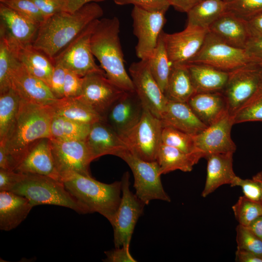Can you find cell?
Here are the masks:
<instances>
[{"mask_svg":"<svg viewBox=\"0 0 262 262\" xmlns=\"http://www.w3.org/2000/svg\"><path fill=\"white\" fill-rule=\"evenodd\" d=\"M250 37L262 36V13L246 20Z\"/></svg>","mask_w":262,"mask_h":262,"instance_id":"obj_52","label":"cell"},{"mask_svg":"<svg viewBox=\"0 0 262 262\" xmlns=\"http://www.w3.org/2000/svg\"><path fill=\"white\" fill-rule=\"evenodd\" d=\"M251 63L245 49L229 45L208 31L201 49L187 63L202 64L229 72Z\"/></svg>","mask_w":262,"mask_h":262,"instance_id":"obj_7","label":"cell"},{"mask_svg":"<svg viewBox=\"0 0 262 262\" xmlns=\"http://www.w3.org/2000/svg\"><path fill=\"white\" fill-rule=\"evenodd\" d=\"M203 0H170V4L179 11L187 13Z\"/></svg>","mask_w":262,"mask_h":262,"instance_id":"obj_53","label":"cell"},{"mask_svg":"<svg viewBox=\"0 0 262 262\" xmlns=\"http://www.w3.org/2000/svg\"><path fill=\"white\" fill-rule=\"evenodd\" d=\"M85 141L95 159L105 155L117 156L129 149L124 139L104 120L91 125Z\"/></svg>","mask_w":262,"mask_h":262,"instance_id":"obj_22","label":"cell"},{"mask_svg":"<svg viewBox=\"0 0 262 262\" xmlns=\"http://www.w3.org/2000/svg\"><path fill=\"white\" fill-rule=\"evenodd\" d=\"M163 128L161 119L145 107L140 121L123 139L135 156L147 161H156Z\"/></svg>","mask_w":262,"mask_h":262,"instance_id":"obj_8","label":"cell"},{"mask_svg":"<svg viewBox=\"0 0 262 262\" xmlns=\"http://www.w3.org/2000/svg\"><path fill=\"white\" fill-rule=\"evenodd\" d=\"M9 0H0V3H4Z\"/></svg>","mask_w":262,"mask_h":262,"instance_id":"obj_60","label":"cell"},{"mask_svg":"<svg viewBox=\"0 0 262 262\" xmlns=\"http://www.w3.org/2000/svg\"><path fill=\"white\" fill-rule=\"evenodd\" d=\"M50 140L55 164L61 179L72 172L91 176L89 165L95 159L85 140Z\"/></svg>","mask_w":262,"mask_h":262,"instance_id":"obj_13","label":"cell"},{"mask_svg":"<svg viewBox=\"0 0 262 262\" xmlns=\"http://www.w3.org/2000/svg\"><path fill=\"white\" fill-rule=\"evenodd\" d=\"M246 227L262 241V216L256 218Z\"/></svg>","mask_w":262,"mask_h":262,"instance_id":"obj_56","label":"cell"},{"mask_svg":"<svg viewBox=\"0 0 262 262\" xmlns=\"http://www.w3.org/2000/svg\"><path fill=\"white\" fill-rule=\"evenodd\" d=\"M232 209L239 224L246 227L256 218L262 216V201L239 197Z\"/></svg>","mask_w":262,"mask_h":262,"instance_id":"obj_38","label":"cell"},{"mask_svg":"<svg viewBox=\"0 0 262 262\" xmlns=\"http://www.w3.org/2000/svg\"><path fill=\"white\" fill-rule=\"evenodd\" d=\"M106 258L104 262H137L131 255L130 246H122L115 247V249L105 251Z\"/></svg>","mask_w":262,"mask_h":262,"instance_id":"obj_49","label":"cell"},{"mask_svg":"<svg viewBox=\"0 0 262 262\" xmlns=\"http://www.w3.org/2000/svg\"><path fill=\"white\" fill-rule=\"evenodd\" d=\"M233 124V115L228 111L202 131L194 135L196 148L205 157L212 153H234L236 146L231 137Z\"/></svg>","mask_w":262,"mask_h":262,"instance_id":"obj_17","label":"cell"},{"mask_svg":"<svg viewBox=\"0 0 262 262\" xmlns=\"http://www.w3.org/2000/svg\"><path fill=\"white\" fill-rule=\"evenodd\" d=\"M201 152L185 153L179 149L161 144L156 158L161 175L179 170L190 172L199 160L204 158Z\"/></svg>","mask_w":262,"mask_h":262,"instance_id":"obj_29","label":"cell"},{"mask_svg":"<svg viewBox=\"0 0 262 262\" xmlns=\"http://www.w3.org/2000/svg\"><path fill=\"white\" fill-rule=\"evenodd\" d=\"M230 186L241 187L244 196L249 199L262 201V182L254 176L252 179H243L237 176Z\"/></svg>","mask_w":262,"mask_h":262,"instance_id":"obj_44","label":"cell"},{"mask_svg":"<svg viewBox=\"0 0 262 262\" xmlns=\"http://www.w3.org/2000/svg\"><path fill=\"white\" fill-rule=\"evenodd\" d=\"M21 99L13 88L0 94V143L4 141L15 121Z\"/></svg>","mask_w":262,"mask_h":262,"instance_id":"obj_36","label":"cell"},{"mask_svg":"<svg viewBox=\"0 0 262 262\" xmlns=\"http://www.w3.org/2000/svg\"><path fill=\"white\" fill-rule=\"evenodd\" d=\"M117 157L124 160L131 170L135 195L146 205L152 200L170 202V197L163 188L162 175L156 161L142 160L129 149L121 152Z\"/></svg>","mask_w":262,"mask_h":262,"instance_id":"obj_6","label":"cell"},{"mask_svg":"<svg viewBox=\"0 0 262 262\" xmlns=\"http://www.w3.org/2000/svg\"><path fill=\"white\" fill-rule=\"evenodd\" d=\"M226 11L224 0H204L187 13V26L208 30L211 25Z\"/></svg>","mask_w":262,"mask_h":262,"instance_id":"obj_33","label":"cell"},{"mask_svg":"<svg viewBox=\"0 0 262 262\" xmlns=\"http://www.w3.org/2000/svg\"><path fill=\"white\" fill-rule=\"evenodd\" d=\"M98 19L92 22L84 29L53 62L60 63L66 69L82 77L92 73L104 72L96 64L91 47V37Z\"/></svg>","mask_w":262,"mask_h":262,"instance_id":"obj_12","label":"cell"},{"mask_svg":"<svg viewBox=\"0 0 262 262\" xmlns=\"http://www.w3.org/2000/svg\"><path fill=\"white\" fill-rule=\"evenodd\" d=\"M187 103L197 117L207 126L228 112L227 103L221 92L196 93Z\"/></svg>","mask_w":262,"mask_h":262,"instance_id":"obj_27","label":"cell"},{"mask_svg":"<svg viewBox=\"0 0 262 262\" xmlns=\"http://www.w3.org/2000/svg\"><path fill=\"white\" fill-rule=\"evenodd\" d=\"M208 31L229 45L243 49L250 38L246 21L228 11L214 21Z\"/></svg>","mask_w":262,"mask_h":262,"instance_id":"obj_25","label":"cell"},{"mask_svg":"<svg viewBox=\"0 0 262 262\" xmlns=\"http://www.w3.org/2000/svg\"><path fill=\"white\" fill-rule=\"evenodd\" d=\"M12 88L21 98L41 105H51L57 99L49 86L30 73L18 61L12 72Z\"/></svg>","mask_w":262,"mask_h":262,"instance_id":"obj_20","label":"cell"},{"mask_svg":"<svg viewBox=\"0 0 262 262\" xmlns=\"http://www.w3.org/2000/svg\"><path fill=\"white\" fill-rule=\"evenodd\" d=\"M119 5L133 4L149 11L167 10L170 0H112Z\"/></svg>","mask_w":262,"mask_h":262,"instance_id":"obj_47","label":"cell"},{"mask_svg":"<svg viewBox=\"0 0 262 262\" xmlns=\"http://www.w3.org/2000/svg\"><path fill=\"white\" fill-rule=\"evenodd\" d=\"M260 90H262V77H261V83H260Z\"/></svg>","mask_w":262,"mask_h":262,"instance_id":"obj_59","label":"cell"},{"mask_svg":"<svg viewBox=\"0 0 262 262\" xmlns=\"http://www.w3.org/2000/svg\"><path fill=\"white\" fill-rule=\"evenodd\" d=\"M262 66L251 63L229 72L222 94L232 115L259 90Z\"/></svg>","mask_w":262,"mask_h":262,"instance_id":"obj_9","label":"cell"},{"mask_svg":"<svg viewBox=\"0 0 262 262\" xmlns=\"http://www.w3.org/2000/svg\"><path fill=\"white\" fill-rule=\"evenodd\" d=\"M66 189L85 208L87 213H98L112 225L118 209L121 181L107 184L91 176L72 172L62 177Z\"/></svg>","mask_w":262,"mask_h":262,"instance_id":"obj_4","label":"cell"},{"mask_svg":"<svg viewBox=\"0 0 262 262\" xmlns=\"http://www.w3.org/2000/svg\"><path fill=\"white\" fill-rule=\"evenodd\" d=\"M129 71L135 92L144 107L160 119L168 100L151 74L147 61L132 63Z\"/></svg>","mask_w":262,"mask_h":262,"instance_id":"obj_15","label":"cell"},{"mask_svg":"<svg viewBox=\"0 0 262 262\" xmlns=\"http://www.w3.org/2000/svg\"><path fill=\"white\" fill-rule=\"evenodd\" d=\"M208 32L190 26L173 33L163 31L161 35L171 65L185 64L191 60L201 49Z\"/></svg>","mask_w":262,"mask_h":262,"instance_id":"obj_16","label":"cell"},{"mask_svg":"<svg viewBox=\"0 0 262 262\" xmlns=\"http://www.w3.org/2000/svg\"><path fill=\"white\" fill-rule=\"evenodd\" d=\"M234 124L262 121V90L257 92L233 115Z\"/></svg>","mask_w":262,"mask_h":262,"instance_id":"obj_40","label":"cell"},{"mask_svg":"<svg viewBox=\"0 0 262 262\" xmlns=\"http://www.w3.org/2000/svg\"><path fill=\"white\" fill-rule=\"evenodd\" d=\"M144 108L135 91L126 92L112 105L104 121L123 138L140 121Z\"/></svg>","mask_w":262,"mask_h":262,"instance_id":"obj_18","label":"cell"},{"mask_svg":"<svg viewBox=\"0 0 262 262\" xmlns=\"http://www.w3.org/2000/svg\"><path fill=\"white\" fill-rule=\"evenodd\" d=\"M118 17L99 19L91 37L93 54L98 60L106 77L126 92H134L130 76L125 69Z\"/></svg>","mask_w":262,"mask_h":262,"instance_id":"obj_3","label":"cell"},{"mask_svg":"<svg viewBox=\"0 0 262 262\" xmlns=\"http://www.w3.org/2000/svg\"><path fill=\"white\" fill-rule=\"evenodd\" d=\"M0 36L18 48L33 45L40 24L0 3Z\"/></svg>","mask_w":262,"mask_h":262,"instance_id":"obj_19","label":"cell"},{"mask_svg":"<svg viewBox=\"0 0 262 262\" xmlns=\"http://www.w3.org/2000/svg\"><path fill=\"white\" fill-rule=\"evenodd\" d=\"M196 93L221 92L227 83L229 72L197 63H187Z\"/></svg>","mask_w":262,"mask_h":262,"instance_id":"obj_28","label":"cell"},{"mask_svg":"<svg viewBox=\"0 0 262 262\" xmlns=\"http://www.w3.org/2000/svg\"><path fill=\"white\" fill-rule=\"evenodd\" d=\"M245 50L253 63L262 66V36L250 37Z\"/></svg>","mask_w":262,"mask_h":262,"instance_id":"obj_50","label":"cell"},{"mask_svg":"<svg viewBox=\"0 0 262 262\" xmlns=\"http://www.w3.org/2000/svg\"><path fill=\"white\" fill-rule=\"evenodd\" d=\"M15 171L46 176L62 181L52 155L50 138L37 141Z\"/></svg>","mask_w":262,"mask_h":262,"instance_id":"obj_21","label":"cell"},{"mask_svg":"<svg viewBox=\"0 0 262 262\" xmlns=\"http://www.w3.org/2000/svg\"><path fill=\"white\" fill-rule=\"evenodd\" d=\"M17 55L19 61L27 71L49 87L54 67L53 61L32 45L19 48Z\"/></svg>","mask_w":262,"mask_h":262,"instance_id":"obj_32","label":"cell"},{"mask_svg":"<svg viewBox=\"0 0 262 262\" xmlns=\"http://www.w3.org/2000/svg\"><path fill=\"white\" fill-rule=\"evenodd\" d=\"M10 191L25 197L33 207L52 205L69 208L80 214L87 213L63 181L49 177L19 173L17 182Z\"/></svg>","mask_w":262,"mask_h":262,"instance_id":"obj_5","label":"cell"},{"mask_svg":"<svg viewBox=\"0 0 262 262\" xmlns=\"http://www.w3.org/2000/svg\"><path fill=\"white\" fill-rule=\"evenodd\" d=\"M18 48L0 36V94L12 88V72L18 61Z\"/></svg>","mask_w":262,"mask_h":262,"instance_id":"obj_37","label":"cell"},{"mask_svg":"<svg viewBox=\"0 0 262 262\" xmlns=\"http://www.w3.org/2000/svg\"><path fill=\"white\" fill-rule=\"evenodd\" d=\"M161 33L152 56L147 61L151 74L164 94L172 65Z\"/></svg>","mask_w":262,"mask_h":262,"instance_id":"obj_35","label":"cell"},{"mask_svg":"<svg viewBox=\"0 0 262 262\" xmlns=\"http://www.w3.org/2000/svg\"><path fill=\"white\" fill-rule=\"evenodd\" d=\"M33 206L25 197L11 191H0V229L9 231L27 217Z\"/></svg>","mask_w":262,"mask_h":262,"instance_id":"obj_26","label":"cell"},{"mask_svg":"<svg viewBox=\"0 0 262 262\" xmlns=\"http://www.w3.org/2000/svg\"><path fill=\"white\" fill-rule=\"evenodd\" d=\"M49 88L57 99L64 97V85L67 69L59 62L55 61Z\"/></svg>","mask_w":262,"mask_h":262,"instance_id":"obj_45","label":"cell"},{"mask_svg":"<svg viewBox=\"0 0 262 262\" xmlns=\"http://www.w3.org/2000/svg\"><path fill=\"white\" fill-rule=\"evenodd\" d=\"M226 11L247 20L262 13V0H224Z\"/></svg>","mask_w":262,"mask_h":262,"instance_id":"obj_41","label":"cell"},{"mask_svg":"<svg viewBox=\"0 0 262 262\" xmlns=\"http://www.w3.org/2000/svg\"><path fill=\"white\" fill-rule=\"evenodd\" d=\"M82 82L83 77L67 69L64 85V97H79L82 94Z\"/></svg>","mask_w":262,"mask_h":262,"instance_id":"obj_46","label":"cell"},{"mask_svg":"<svg viewBox=\"0 0 262 262\" xmlns=\"http://www.w3.org/2000/svg\"><path fill=\"white\" fill-rule=\"evenodd\" d=\"M54 115L52 105H41L21 98L15 121L0 143L11 158L15 170L37 141L51 138Z\"/></svg>","mask_w":262,"mask_h":262,"instance_id":"obj_2","label":"cell"},{"mask_svg":"<svg viewBox=\"0 0 262 262\" xmlns=\"http://www.w3.org/2000/svg\"><path fill=\"white\" fill-rule=\"evenodd\" d=\"M129 178L126 172L121 179L122 195L112 225L115 247L130 246L135 226L146 205L130 190Z\"/></svg>","mask_w":262,"mask_h":262,"instance_id":"obj_10","label":"cell"},{"mask_svg":"<svg viewBox=\"0 0 262 262\" xmlns=\"http://www.w3.org/2000/svg\"><path fill=\"white\" fill-rule=\"evenodd\" d=\"M254 177L262 182V172H259Z\"/></svg>","mask_w":262,"mask_h":262,"instance_id":"obj_58","label":"cell"},{"mask_svg":"<svg viewBox=\"0 0 262 262\" xmlns=\"http://www.w3.org/2000/svg\"><path fill=\"white\" fill-rule=\"evenodd\" d=\"M103 15L102 8L95 2L87 3L73 12L56 13L40 24L32 45L53 61L84 29Z\"/></svg>","mask_w":262,"mask_h":262,"instance_id":"obj_1","label":"cell"},{"mask_svg":"<svg viewBox=\"0 0 262 262\" xmlns=\"http://www.w3.org/2000/svg\"><path fill=\"white\" fill-rule=\"evenodd\" d=\"M91 125L54 114L50 127L51 138L84 141L89 133Z\"/></svg>","mask_w":262,"mask_h":262,"instance_id":"obj_34","label":"cell"},{"mask_svg":"<svg viewBox=\"0 0 262 262\" xmlns=\"http://www.w3.org/2000/svg\"><path fill=\"white\" fill-rule=\"evenodd\" d=\"M103 0H67V11L73 12L87 3Z\"/></svg>","mask_w":262,"mask_h":262,"instance_id":"obj_57","label":"cell"},{"mask_svg":"<svg viewBox=\"0 0 262 262\" xmlns=\"http://www.w3.org/2000/svg\"><path fill=\"white\" fill-rule=\"evenodd\" d=\"M0 169L15 171L13 161L4 147L0 145Z\"/></svg>","mask_w":262,"mask_h":262,"instance_id":"obj_55","label":"cell"},{"mask_svg":"<svg viewBox=\"0 0 262 262\" xmlns=\"http://www.w3.org/2000/svg\"><path fill=\"white\" fill-rule=\"evenodd\" d=\"M54 114L77 122L92 125L103 117L78 98L57 99L51 105Z\"/></svg>","mask_w":262,"mask_h":262,"instance_id":"obj_30","label":"cell"},{"mask_svg":"<svg viewBox=\"0 0 262 262\" xmlns=\"http://www.w3.org/2000/svg\"><path fill=\"white\" fill-rule=\"evenodd\" d=\"M162 143L187 153L199 151L195 146L194 135L170 127H163Z\"/></svg>","mask_w":262,"mask_h":262,"instance_id":"obj_39","label":"cell"},{"mask_svg":"<svg viewBox=\"0 0 262 262\" xmlns=\"http://www.w3.org/2000/svg\"><path fill=\"white\" fill-rule=\"evenodd\" d=\"M196 93L186 64L173 65L164 95L167 100L187 102Z\"/></svg>","mask_w":262,"mask_h":262,"instance_id":"obj_31","label":"cell"},{"mask_svg":"<svg viewBox=\"0 0 262 262\" xmlns=\"http://www.w3.org/2000/svg\"><path fill=\"white\" fill-rule=\"evenodd\" d=\"M38 8L45 19L56 13L67 11V0H31Z\"/></svg>","mask_w":262,"mask_h":262,"instance_id":"obj_48","label":"cell"},{"mask_svg":"<svg viewBox=\"0 0 262 262\" xmlns=\"http://www.w3.org/2000/svg\"><path fill=\"white\" fill-rule=\"evenodd\" d=\"M235 261L238 262H262V258L247 251L237 249Z\"/></svg>","mask_w":262,"mask_h":262,"instance_id":"obj_54","label":"cell"},{"mask_svg":"<svg viewBox=\"0 0 262 262\" xmlns=\"http://www.w3.org/2000/svg\"><path fill=\"white\" fill-rule=\"evenodd\" d=\"M2 3L40 24L45 19L41 12L31 0H9Z\"/></svg>","mask_w":262,"mask_h":262,"instance_id":"obj_43","label":"cell"},{"mask_svg":"<svg viewBox=\"0 0 262 262\" xmlns=\"http://www.w3.org/2000/svg\"><path fill=\"white\" fill-rule=\"evenodd\" d=\"M232 153L207 155V176L201 196L206 197L220 186L232 184L237 177L233 168Z\"/></svg>","mask_w":262,"mask_h":262,"instance_id":"obj_24","label":"cell"},{"mask_svg":"<svg viewBox=\"0 0 262 262\" xmlns=\"http://www.w3.org/2000/svg\"><path fill=\"white\" fill-rule=\"evenodd\" d=\"M236 231L237 249L251 252L262 258V241L246 227L239 224Z\"/></svg>","mask_w":262,"mask_h":262,"instance_id":"obj_42","label":"cell"},{"mask_svg":"<svg viewBox=\"0 0 262 262\" xmlns=\"http://www.w3.org/2000/svg\"><path fill=\"white\" fill-rule=\"evenodd\" d=\"M126 92L111 82L104 72H95L83 77L82 94L78 98L104 118L112 105Z\"/></svg>","mask_w":262,"mask_h":262,"instance_id":"obj_14","label":"cell"},{"mask_svg":"<svg viewBox=\"0 0 262 262\" xmlns=\"http://www.w3.org/2000/svg\"><path fill=\"white\" fill-rule=\"evenodd\" d=\"M163 127L195 135L208 126L196 115L187 102L168 101L160 118Z\"/></svg>","mask_w":262,"mask_h":262,"instance_id":"obj_23","label":"cell"},{"mask_svg":"<svg viewBox=\"0 0 262 262\" xmlns=\"http://www.w3.org/2000/svg\"><path fill=\"white\" fill-rule=\"evenodd\" d=\"M167 10L149 11L134 6L131 13L133 33L137 39L135 51L141 60L152 56L166 22Z\"/></svg>","mask_w":262,"mask_h":262,"instance_id":"obj_11","label":"cell"},{"mask_svg":"<svg viewBox=\"0 0 262 262\" xmlns=\"http://www.w3.org/2000/svg\"><path fill=\"white\" fill-rule=\"evenodd\" d=\"M19 173L0 169V191H10L17 182Z\"/></svg>","mask_w":262,"mask_h":262,"instance_id":"obj_51","label":"cell"}]
</instances>
